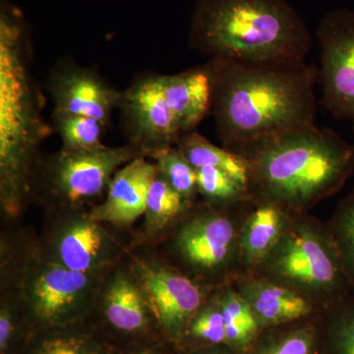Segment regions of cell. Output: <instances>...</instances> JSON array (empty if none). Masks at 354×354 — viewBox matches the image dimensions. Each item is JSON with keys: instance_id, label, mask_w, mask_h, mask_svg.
<instances>
[{"instance_id": "1f68e13d", "label": "cell", "mask_w": 354, "mask_h": 354, "mask_svg": "<svg viewBox=\"0 0 354 354\" xmlns=\"http://www.w3.org/2000/svg\"><path fill=\"white\" fill-rule=\"evenodd\" d=\"M176 354H239L227 344L205 346V348L176 349Z\"/></svg>"}, {"instance_id": "83f0119b", "label": "cell", "mask_w": 354, "mask_h": 354, "mask_svg": "<svg viewBox=\"0 0 354 354\" xmlns=\"http://www.w3.org/2000/svg\"><path fill=\"white\" fill-rule=\"evenodd\" d=\"M354 295V187L327 221Z\"/></svg>"}, {"instance_id": "3957f363", "label": "cell", "mask_w": 354, "mask_h": 354, "mask_svg": "<svg viewBox=\"0 0 354 354\" xmlns=\"http://www.w3.org/2000/svg\"><path fill=\"white\" fill-rule=\"evenodd\" d=\"M28 25L17 7L0 12V203L15 216L31 193L39 145L50 133L28 67Z\"/></svg>"}, {"instance_id": "4dcf8cb0", "label": "cell", "mask_w": 354, "mask_h": 354, "mask_svg": "<svg viewBox=\"0 0 354 354\" xmlns=\"http://www.w3.org/2000/svg\"><path fill=\"white\" fill-rule=\"evenodd\" d=\"M176 348L165 339L144 342L128 348L123 354H176Z\"/></svg>"}, {"instance_id": "7a4b0ae2", "label": "cell", "mask_w": 354, "mask_h": 354, "mask_svg": "<svg viewBox=\"0 0 354 354\" xmlns=\"http://www.w3.org/2000/svg\"><path fill=\"white\" fill-rule=\"evenodd\" d=\"M255 202L308 213L353 176L354 145L329 128L309 125L237 149Z\"/></svg>"}, {"instance_id": "e0dca14e", "label": "cell", "mask_w": 354, "mask_h": 354, "mask_svg": "<svg viewBox=\"0 0 354 354\" xmlns=\"http://www.w3.org/2000/svg\"><path fill=\"white\" fill-rule=\"evenodd\" d=\"M162 90L181 134L194 131L212 109L213 85L207 65L162 75Z\"/></svg>"}, {"instance_id": "ac0fdd59", "label": "cell", "mask_w": 354, "mask_h": 354, "mask_svg": "<svg viewBox=\"0 0 354 354\" xmlns=\"http://www.w3.org/2000/svg\"><path fill=\"white\" fill-rule=\"evenodd\" d=\"M295 215L277 205L253 202L241 227L242 274L254 271L265 259L290 228Z\"/></svg>"}, {"instance_id": "f546056e", "label": "cell", "mask_w": 354, "mask_h": 354, "mask_svg": "<svg viewBox=\"0 0 354 354\" xmlns=\"http://www.w3.org/2000/svg\"><path fill=\"white\" fill-rule=\"evenodd\" d=\"M24 315L15 293L2 291L0 304V354H18L27 339Z\"/></svg>"}, {"instance_id": "4fadbf2b", "label": "cell", "mask_w": 354, "mask_h": 354, "mask_svg": "<svg viewBox=\"0 0 354 354\" xmlns=\"http://www.w3.org/2000/svg\"><path fill=\"white\" fill-rule=\"evenodd\" d=\"M118 109L128 143L152 158L181 137L162 90V75L147 74L123 91Z\"/></svg>"}, {"instance_id": "5b68a950", "label": "cell", "mask_w": 354, "mask_h": 354, "mask_svg": "<svg viewBox=\"0 0 354 354\" xmlns=\"http://www.w3.org/2000/svg\"><path fill=\"white\" fill-rule=\"evenodd\" d=\"M250 274L295 291L324 310L353 295L327 223L297 214Z\"/></svg>"}, {"instance_id": "2e32d148", "label": "cell", "mask_w": 354, "mask_h": 354, "mask_svg": "<svg viewBox=\"0 0 354 354\" xmlns=\"http://www.w3.org/2000/svg\"><path fill=\"white\" fill-rule=\"evenodd\" d=\"M232 285L249 305L262 330L317 316L323 311L295 291L250 272L239 274Z\"/></svg>"}, {"instance_id": "7402d4cb", "label": "cell", "mask_w": 354, "mask_h": 354, "mask_svg": "<svg viewBox=\"0 0 354 354\" xmlns=\"http://www.w3.org/2000/svg\"><path fill=\"white\" fill-rule=\"evenodd\" d=\"M216 299L225 320L227 346L239 354H245L260 335L259 324L244 298L227 285L216 288Z\"/></svg>"}, {"instance_id": "484cf974", "label": "cell", "mask_w": 354, "mask_h": 354, "mask_svg": "<svg viewBox=\"0 0 354 354\" xmlns=\"http://www.w3.org/2000/svg\"><path fill=\"white\" fill-rule=\"evenodd\" d=\"M215 290L198 310L190 321L183 339L176 349L205 348L227 344L225 320Z\"/></svg>"}, {"instance_id": "cb8c5ba5", "label": "cell", "mask_w": 354, "mask_h": 354, "mask_svg": "<svg viewBox=\"0 0 354 354\" xmlns=\"http://www.w3.org/2000/svg\"><path fill=\"white\" fill-rule=\"evenodd\" d=\"M324 354H354V295L321 313Z\"/></svg>"}, {"instance_id": "5bb4252c", "label": "cell", "mask_w": 354, "mask_h": 354, "mask_svg": "<svg viewBox=\"0 0 354 354\" xmlns=\"http://www.w3.org/2000/svg\"><path fill=\"white\" fill-rule=\"evenodd\" d=\"M48 88L55 111L88 116L106 128L122 95L95 70L71 62H60L51 70Z\"/></svg>"}, {"instance_id": "44dd1931", "label": "cell", "mask_w": 354, "mask_h": 354, "mask_svg": "<svg viewBox=\"0 0 354 354\" xmlns=\"http://www.w3.org/2000/svg\"><path fill=\"white\" fill-rule=\"evenodd\" d=\"M195 203L181 196L158 171L147 197L144 236L153 239L169 234Z\"/></svg>"}, {"instance_id": "8fae6325", "label": "cell", "mask_w": 354, "mask_h": 354, "mask_svg": "<svg viewBox=\"0 0 354 354\" xmlns=\"http://www.w3.org/2000/svg\"><path fill=\"white\" fill-rule=\"evenodd\" d=\"M316 35L324 108L337 120L354 124V10L339 8L328 13Z\"/></svg>"}, {"instance_id": "d6986e66", "label": "cell", "mask_w": 354, "mask_h": 354, "mask_svg": "<svg viewBox=\"0 0 354 354\" xmlns=\"http://www.w3.org/2000/svg\"><path fill=\"white\" fill-rule=\"evenodd\" d=\"M85 323L35 330L18 354H118L108 339Z\"/></svg>"}, {"instance_id": "6da1fadb", "label": "cell", "mask_w": 354, "mask_h": 354, "mask_svg": "<svg viewBox=\"0 0 354 354\" xmlns=\"http://www.w3.org/2000/svg\"><path fill=\"white\" fill-rule=\"evenodd\" d=\"M212 113L223 148L237 149L315 124L319 72L305 62L249 64L211 58Z\"/></svg>"}, {"instance_id": "7c38bea8", "label": "cell", "mask_w": 354, "mask_h": 354, "mask_svg": "<svg viewBox=\"0 0 354 354\" xmlns=\"http://www.w3.org/2000/svg\"><path fill=\"white\" fill-rule=\"evenodd\" d=\"M95 311L104 329L124 339L130 348L162 339L153 310L131 266L116 265L109 270L100 288Z\"/></svg>"}, {"instance_id": "277c9868", "label": "cell", "mask_w": 354, "mask_h": 354, "mask_svg": "<svg viewBox=\"0 0 354 354\" xmlns=\"http://www.w3.org/2000/svg\"><path fill=\"white\" fill-rule=\"evenodd\" d=\"M189 43L211 58L298 62L306 60L312 36L286 0H198Z\"/></svg>"}, {"instance_id": "30bf717a", "label": "cell", "mask_w": 354, "mask_h": 354, "mask_svg": "<svg viewBox=\"0 0 354 354\" xmlns=\"http://www.w3.org/2000/svg\"><path fill=\"white\" fill-rule=\"evenodd\" d=\"M131 267L162 339L178 348L190 321L215 290L193 281L169 261L136 256Z\"/></svg>"}, {"instance_id": "52a82bcc", "label": "cell", "mask_w": 354, "mask_h": 354, "mask_svg": "<svg viewBox=\"0 0 354 354\" xmlns=\"http://www.w3.org/2000/svg\"><path fill=\"white\" fill-rule=\"evenodd\" d=\"M108 272L74 271L35 249L16 271L12 288L24 315L28 335L46 328L86 322L95 313L100 288Z\"/></svg>"}, {"instance_id": "9c48e42d", "label": "cell", "mask_w": 354, "mask_h": 354, "mask_svg": "<svg viewBox=\"0 0 354 354\" xmlns=\"http://www.w3.org/2000/svg\"><path fill=\"white\" fill-rule=\"evenodd\" d=\"M53 223L39 252L53 262L82 272H104L118 264L127 248L84 207L53 209Z\"/></svg>"}, {"instance_id": "9a60e30c", "label": "cell", "mask_w": 354, "mask_h": 354, "mask_svg": "<svg viewBox=\"0 0 354 354\" xmlns=\"http://www.w3.org/2000/svg\"><path fill=\"white\" fill-rule=\"evenodd\" d=\"M146 158H135L115 172L106 200L90 211L95 220L127 227L144 216L149 190L158 174L157 165Z\"/></svg>"}, {"instance_id": "8992f818", "label": "cell", "mask_w": 354, "mask_h": 354, "mask_svg": "<svg viewBox=\"0 0 354 354\" xmlns=\"http://www.w3.org/2000/svg\"><path fill=\"white\" fill-rule=\"evenodd\" d=\"M253 202L223 207L198 200L167 234L171 264L207 288L232 285L242 274L241 227Z\"/></svg>"}, {"instance_id": "ffe728a7", "label": "cell", "mask_w": 354, "mask_h": 354, "mask_svg": "<svg viewBox=\"0 0 354 354\" xmlns=\"http://www.w3.org/2000/svg\"><path fill=\"white\" fill-rule=\"evenodd\" d=\"M321 313L263 329L245 354H324Z\"/></svg>"}, {"instance_id": "4316f807", "label": "cell", "mask_w": 354, "mask_h": 354, "mask_svg": "<svg viewBox=\"0 0 354 354\" xmlns=\"http://www.w3.org/2000/svg\"><path fill=\"white\" fill-rule=\"evenodd\" d=\"M198 192L204 201L223 207H235L252 201L248 189L227 172L214 167L196 169Z\"/></svg>"}, {"instance_id": "f1b7e54d", "label": "cell", "mask_w": 354, "mask_h": 354, "mask_svg": "<svg viewBox=\"0 0 354 354\" xmlns=\"http://www.w3.org/2000/svg\"><path fill=\"white\" fill-rule=\"evenodd\" d=\"M153 158L156 160L158 174L177 193L188 201H198L196 169L186 160L176 146L165 149Z\"/></svg>"}, {"instance_id": "603a6c76", "label": "cell", "mask_w": 354, "mask_h": 354, "mask_svg": "<svg viewBox=\"0 0 354 354\" xmlns=\"http://www.w3.org/2000/svg\"><path fill=\"white\" fill-rule=\"evenodd\" d=\"M176 147L195 169L216 167L248 189V169L245 160L239 153L214 145L196 131L181 135Z\"/></svg>"}, {"instance_id": "ba28073f", "label": "cell", "mask_w": 354, "mask_h": 354, "mask_svg": "<svg viewBox=\"0 0 354 354\" xmlns=\"http://www.w3.org/2000/svg\"><path fill=\"white\" fill-rule=\"evenodd\" d=\"M141 157L145 153L131 143L79 152L62 149L36 165L31 192L37 188L51 209L84 207L108 191L121 165Z\"/></svg>"}, {"instance_id": "d4e9b609", "label": "cell", "mask_w": 354, "mask_h": 354, "mask_svg": "<svg viewBox=\"0 0 354 354\" xmlns=\"http://www.w3.org/2000/svg\"><path fill=\"white\" fill-rule=\"evenodd\" d=\"M51 120L53 129L62 140V150L79 152L104 146L102 138L108 128L99 120L55 109Z\"/></svg>"}]
</instances>
